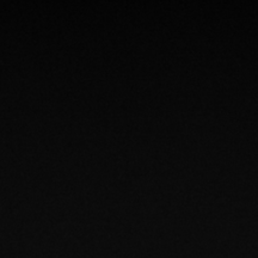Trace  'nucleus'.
<instances>
[]
</instances>
